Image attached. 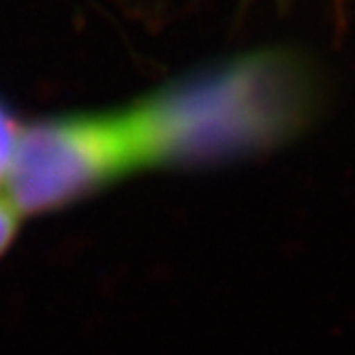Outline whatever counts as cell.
Listing matches in <instances>:
<instances>
[{"label":"cell","instance_id":"5b68a950","mask_svg":"<svg viewBox=\"0 0 355 355\" xmlns=\"http://www.w3.org/2000/svg\"><path fill=\"white\" fill-rule=\"evenodd\" d=\"M0 184H3V173H0Z\"/></svg>","mask_w":355,"mask_h":355},{"label":"cell","instance_id":"277c9868","mask_svg":"<svg viewBox=\"0 0 355 355\" xmlns=\"http://www.w3.org/2000/svg\"><path fill=\"white\" fill-rule=\"evenodd\" d=\"M24 218L26 216L19 212L11 197L5 191H0V259L7 255L13 242L17 240Z\"/></svg>","mask_w":355,"mask_h":355},{"label":"cell","instance_id":"7a4b0ae2","mask_svg":"<svg viewBox=\"0 0 355 355\" xmlns=\"http://www.w3.org/2000/svg\"><path fill=\"white\" fill-rule=\"evenodd\" d=\"M139 173L122 107L21 124L3 182L24 216L49 214Z\"/></svg>","mask_w":355,"mask_h":355},{"label":"cell","instance_id":"3957f363","mask_svg":"<svg viewBox=\"0 0 355 355\" xmlns=\"http://www.w3.org/2000/svg\"><path fill=\"white\" fill-rule=\"evenodd\" d=\"M19 131H21V124L13 118V114L7 110L5 103H0V173H3V182L15 157Z\"/></svg>","mask_w":355,"mask_h":355},{"label":"cell","instance_id":"6da1fadb","mask_svg":"<svg viewBox=\"0 0 355 355\" xmlns=\"http://www.w3.org/2000/svg\"><path fill=\"white\" fill-rule=\"evenodd\" d=\"M152 169L248 159L293 139L315 114L309 64L259 49L201 67L133 101Z\"/></svg>","mask_w":355,"mask_h":355}]
</instances>
